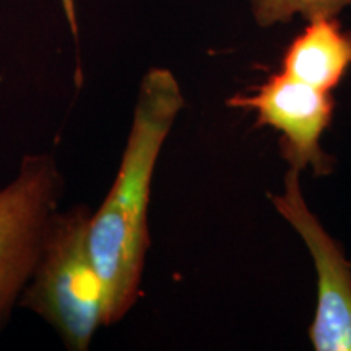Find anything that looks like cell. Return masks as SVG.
<instances>
[{"mask_svg":"<svg viewBox=\"0 0 351 351\" xmlns=\"http://www.w3.org/2000/svg\"><path fill=\"white\" fill-rule=\"evenodd\" d=\"M184 104L181 85L171 70L155 67L145 73L116 179L91 215L88 243L104 287L106 327L121 322L140 295L150 245L153 174Z\"/></svg>","mask_w":351,"mask_h":351,"instance_id":"cell-1","label":"cell"},{"mask_svg":"<svg viewBox=\"0 0 351 351\" xmlns=\"http://www.w3.org/2000/svg\"><path fill=\"white\" fill-rule=\"evenodd\" d=\"M300 174V169L289 168L283 192L270 200L304 241L315 267L317 307L309 328L311 343L317 351H351V262L307 207Z\"/></svg>","mask_w":351,"mask_h":351,"instance_id":"cell-4","label":"cell"},{"mask_svg":"<svg viewBox=\"0 0 351 351\" xmlns=\"http://www.w3.org/2000/svg\"><path fill=\"white\" fill-rule=\"evenodd\" d=\"M91 212L78 204L52 215L19 304L39 315L70 351L90 350L106 327V298L90 252Z\"/></svg>","mask_w":351,"mask_h":351,"instance_id":"cell-2","label":"cell"},{"mask_svg":"<svg viewBox=\"0 0 351 351\" xmlns=\"http://www.w3.org/2000/svg\"><path fill=\"white\" fill-rule=\"evenodd\" d=\"M228 106L252 111L257 125L278 132L280 150L289 168H309L315 176H328L335 168V160L320 145L335 106L330 93L280 70L249 93L231 96Z\"/></svg>","mask_w":351,"mask_h":351,"instance_id":"cell-5","label":"cell"},{"mask_svg":"<svg viewBox=\"0 0 351 351\" xmlns=\"http://www.w3.org/2000/svg\"><path fill=\"white\" fill-rule=\"evenodd\" d=\"M62 194L64 174L51 153L25 155L13 181L0 189V332L33 274Z\"/></svg>","mask_w":351,"mask_h":351,"instance_id":"cell-3","label":"cell"},{"mask_svg":"<svg viewBox=\"0 0 351 351\" xmlns=\"http://www.w3.org/2000/svg\"><path fill=\"white\" fill-rule=\"evenodd\" d=\"M351 67V32L335 15L307 20L302 33L289 43L282 72L315 90L332 93Z\"/></svg>","mask_w":351,"mask_h":351,"instance_id":"cell-6","label":"cell"},{"mask_svg":"<svg viewBox=\"0 0 351 351\" xmlns=\"http://www.w3.org/2000/svg\"><path fill=\"white\" fill-rule=\"evenodd\" d=\"M256 23L262 28L289 23L295 16L306 20L320 15H339L351 8V0H247Z\"/></svg>","mask_w":351,"mask_h":351,"instance_id":"cell-7","label":"cell"}]
</instances>
